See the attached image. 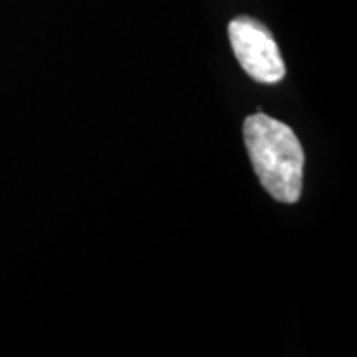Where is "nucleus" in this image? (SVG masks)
<instances>
[{
  "label": "nucleus",
  "mask_w": 357,
  "mask_h": 357,
  "mask_svg": "<svg viewBox=\"0 0 357 357\" xmlns=\"http://www.w3.org/2000/svg\"><path fill=\"white\" fill-rule=\"evenodd\" d=\"M234 56L248 76L260 84H278L286 76L280 50L272 34L258 20L238 16L229 24Z\"/></svg>",
  "instance_id": "obj_2"
},
{
  "label": "nucleus",
  "mask_w": 357,
  "mask_h": 357,
  "mask_svg": "<svg viewBox=\"0 0 357 357\" xmlns=\"http://www.w3.org/2000/svg\"><path fill=\"white\" fill-rule=\"evenodd\" d=\"M244 143L268 195L280 203H296L304 183V149L292 129L255 114L244 121Z\"/></svg>",
  "instance_id": "obj_1"
}]
</instances>
